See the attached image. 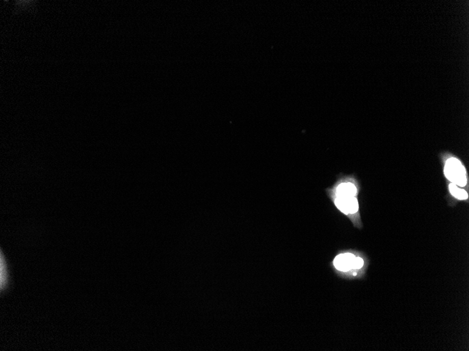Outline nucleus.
<instances>
[{
    "instance_id": "obj_6",
    "label": "nucleus",
    "mask_w": 469,
    "mask_h": 351,
    "mask_svg": "<svg viewBox=\"0 0 469 351\" xmlns=\"http://www.w3.org/2000/svg\"><path fill=\"white\" fill-rule=\"evenodd\" d=\"M0 271H1V272H0V285H1L2 288H3L7 283V271L5 260L3 259V257L2 254L1 260H0Z\"/></svg>"
},
{
    "instance_id": "obj_4",
    "label": "nucleus",
    "mask_w": 469,
    "mask_h": 351,
    "mask_svg": "<svg viewBox=\"0 0 469 351\" xmlns=\"http://www.w3.org/2000/svg\"><path fill=\"white\" fill-rule=\"evenodd\" d=\"M335 194L336 196H356L358 189L354 184L350 182L341 183L336 187Z\"/></svg>"
},
{
    "instance_id": "obj_5",
    "label": "nucleus",
    "mask_w": 469,
    "mask_h": 351,
    "mask_svg": "<svg viewBox=\"0 0 469 351\" xmlns=\"http://www.w3.org/2000/svg\"><path fill=\"white\" fill-rule=\"evenodd\" d=\"M449 189L452 196L459 200H466L468 198V194L464 189L459 188V187L453 183L449 185Z\"/></svg>"
},
{
    "instance_id": "obj_2",
    "label": "nucleus",
    "mask_w": 469,
    "mask_h": 351,
    "mask_svg": "<svg viewBox=\"0 0 469 351\" xmlns=\"http://www.w3.org/2000/svg\"><path fill=\"white\" fill-rule=\"evenodd\" d=\"M333 264L336 270L346 273L353 270H360L363 267L364 260L361 257H355L352 253H343L336 256Z\"/></svg>"
},
{
    "instance_id": "obj_3",
    "label": "nucleus",
    "mask_w": 469,
    "mask_h": 351,
    "mask_svg": "<svg viewBox=\"0 0 469 351\" xmlns=\"http://www.w3.org/2000/svg\"><path fill=\"white\" fill-rule=\"evenodd\" d=\"M334 204L346 215H353L359 211L358 200L355 196H335Z\"/></svg>"
},
{
    "instance_id": "obj_1",
    "label": "nucleus",
    "mask_w": 469,
    "mask_h": 351,
    "mask_svg": "<svg viewBox=\"0 0 469 351\" xmlns=\"http://www.w3.org/2000/svg\"><path fill=\"white\" fill-rule=\"evenodd\" d=\"M447 179L458 187H464L467 184L466 170L461 161L456 158L448 159L444 168Z\"/></svg>"
}]
</instances>
